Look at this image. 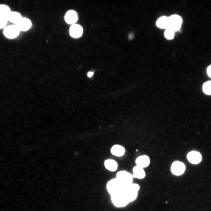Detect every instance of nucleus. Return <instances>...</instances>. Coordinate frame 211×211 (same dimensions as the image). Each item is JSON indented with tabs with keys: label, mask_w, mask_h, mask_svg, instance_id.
Instances as JSON below:
<instances>
[{
	"label": "nucleus",
	"mask_w": 211,
	"mask_h": 211,
	"mask_svg": "<svg viewBox=\"0 0 211 211\" xmlns=\"http://www.w3.org/2000/svg\"><path fill=\"white\" fill-rule=\"evenodd\" d=\"M133 177L129 173L125 171L118 172L116 179L124 188H127L132 184Z\"/></svg>",
	"instance_id": "f257e3e1"
},
{
	"label": "nucleus",
	"mask_w": 211,
	"mask_h": 211,
	"mask_svg": "<svg viewBox=\"0 0 211 211\" xmlns=\"http://www.w3.org/2000/svg\"><path fill=\"white\" fill-rule=\"evenodd\" d=\"M111 195V200L114 205L116 207H121L125 206L129 202L123 191Z\"/></svg>",
	"instance_id": "f03ea898"
},
{
	"label": "nucleus",
	"mask_w": 211,
	"mask_h": 211,
	"mask_svg": "<svg viewBox=\"0 0 211 211\" xmlns=\"http://www.w3.org/2000/svg\"><path fill=\"white\" fill-rule=\"evenodd\" d=\"M182 22V19L180 16L176 15H172L168 17L167 28L170 29L174 32L177 31L180 28Z\"/></svg>",
	"instance_id": "7ed1b4c3"
},
{
	"label": "nucleus",
	"mask_w": 211,
	"mask_h": 211,
	"mask_svg": "<svg viewBox=\"0 0 211 211\" xmlns=\"http://www.w3.org/2000/svg\"><path fill=\"white\" fill-rule=\"evenodd\" d=\"M107 188L111 195L121 191L124 189L116 178L110 180L108 183Z\"/></svg>",
	"instance_id": "20e7f679"
},
{
	"label": "nucleus",
	"mask_w": 211,
	"mask_h": 211,
	"mask_svg": "<svg viewBox=\"0 0 211 211\" xmlns=\"http://www.w3.org/2000/svg\"><path fill=\"white\" fill-rule=\"evenodd\" d=\"M19 31L16 25H10L5 28L4 33L6 37L11 39L16 37L18 35Z\"/></svg>",
	"instance_id": "39448f33"
},
{
	"label": "nucleus",
	"mask_w": 211,
	"mask_h": 211,
	"mask_svg": "<svg viewBox=\"0 0 211 211\" xmlns=\"http://www.w3.org/2000/svg\"><path fill=\"white\" fill-rule=\"evenodd\" d=\"M185 170V166L182 162L179 161L174 162L172 164L171 170L173 174L179 176L182 174Z\"/></svg>",
	"instance_id": "423d86ee"
},
{
	"label": "nucleus",
	"mask_w": 211,
	"mask_h": 211,
	"mask_svg": "<svg viewBox=\"0 0 211 211\" xmlns=\"http://www.w3.org/2000/svg\"><path fill=\"white\" fill-rule=\"evenodd\" d=\"M16 25L20 30L26 31L31 27V23L28 19L21 18L16 23Z\"/></svg>",
	"instance_id": "0eeeda50"
},
{
	"label": "nucleus",
	"mask_w": 211,
	"mask_h": 211,
	"mask_svg": "<svg viewBox=\"0 0 211 211\" xmlns=\"http://www.w3.org/2000/svg\"><path fill=\"white\" fill-rule=\"evenodd\" d=\"M188 160L191 163L196 164L202 160V156L200 153L198 152L192 151L189 152L187 156Z\"/></svg>",
	"instance_id": "6e6552de"
},
{
	"label": "nucleus",
	"mask_w": 211,
	"mask_h": 211,
	"mask_svg": "<svg viewBox=\"0 0 211 211\" xmlns=\"http://www.w3.org/2000/svg\"><path fill=\"white\" fill-rule=\"evenodd\" d=\"M83 30L82 27L78 24H74L72 25L69 29L71 36L74 38L81 37L82 35Z\"/></svg>",
	"instance_id": "1a4fd4ad"
},
{
	"label": "nucleus",
	"mask_w": 211,
	"mask_h": 211,
	"mask_svg": "<svg viewBox=\"0 0 211 211\" xmlns=\"http://www.w3.org/2000/svg\"><path fill=\"white\" fill-rule=\"evenodd\" d=\"M64 18L67 23L69 24H73L77 21L78 17L75 11L69 10L67 12Z\"/></svg>",
	"instance_id": "9d476101"
},
{
	"label": "nucleus",
	"mask_w": 211,
	"mask_h": 211,
	"mask_svg": "<svg viewBox=\"0 0 211 211\" xmlns=\"http://www.w3.org/2000/svg\"><path fill=\"white\" fill-rule=\"evenodd\" d=\"M137 166L142 168L147 166L150 163L149 158L147 155H142L139 156L136 160Z\"/></svg>",
	"instance_id": "9b49d317"
},
{
	"label": "nucleus",
	"mask_w": 211,
	"mask_h": 211,
	"mask_svg": "<svg viewBox=\"0 0 211 211\" xmlns=\"http://www.w3.org/2000/svg\"><path fill=\"white\" fill-rule=\"evenodd\" d=\"M112 154L118 156L123 155L125 152V149L122 146L119 145H115L113 146L111 149Z\"/></svg>",
	"instance_id": "f8f14e48"
},
{
	"label": "nucleus",
	"mask_w": 211,
	"mask_h": 211,
	"mask_svg": "<svg viewBox=\"0 0 211 211\" xmlns=\"http://www.w3.org/2000/svg\"><path fill=\"white\" fill-rule=\"evenodd\" d=\"M132 177L139 179H142L144 178L145 173L143 168L136 166H135L133 170Z\"/></svg>",
	"instance_id": "ddd939ff"
},
{
	"label": "nucleus",
	"mask_w": 211,
	"mask_h": 211,
	"mask_svg": "<svg viewBox=\"0 0 211 211\" xmlns=\"http://www.w3.org/2000/svg\"><path fill=\"white\" fill-rule=\"evenodd\" d=\"M104 165L106 169L111 171H115L118 167V164L115 160L108 159L106 160L104 162Z\"/></svg>",
	"instance_id": "4468645a"
},
{
	"label": "nucleus",
	"mask_w": 211,
	"mask_h": 211,
	"mask_svg": "<svg viewBox=\"0 0 211 211\" xmlns=\"http://www.w3.org/2000/svg\"><path fill=\"white\" fill-rule=\"evenodd\" d=\"M156 24L161 28L167 29L168 26V17L163 16L160 18L157 21Z\"/></svg>",
	"instance_id": "2eb2a0df"
},
{
	"label": "nucleus",
	"mask_w": 211,
	"mask_h": 211,
	"mask_svg": "<svg viewBox=\"0 0 211 211\" xmlns=\"http://www.w3.org/2000/svg\"><path fill=\"white\" fill-rule=\"evenodd\" d=\"M21 18V16L19 13L11 11L7 17V19L11 22L16 23Z\"/></svg>",
	"instance_id": "dca6fc26"
},
{
	"label": "nucleus",
	"mask_w": 211,
	"mask_h": 211,
	"mask_svg": "<svg viewBox=\"0 0 211 211\" xmlns=\"http://www.w3.org/2000/svg\"><path fill=\"white\" fill-rule=\"evenodd\" d=\"M10 12V9L8 6L4 5H0V16L7 18Z\"/></svg>",
	"instance_id": "f3484780"
},
{
	"label": "nucleus",
	"mask_w": 211,
	"mask_h": 211,
	"mask_svg": "<svg viewBox=\"0 0 211 211\" xmlns=\"http://www.w3.org/2000/svg\"><path fill=\"white\" fill-rule=\"evenodd\" d=\"M203 92L208 95L211 94V81H209L205 82L203 85Z\"/></svg>",
	"instance_id": "a211bd4d"
},
{
	"label": "nucleus",
	"mask_w": 211,
	"mask_h": 211,
	"mask_svg": "<svg viewBox=\"0 0 211 211\" xmlns=\"http://www.w3.org/2000/svg\"><path fill=\"white\" fill-rule=\"evenodd\" d=\"M174 32L170 29L167 28L164 33L165 36L168 39H172L174 37Z\"/></svg>",
	"instance_id": "6ab92c4d"
},
{
	"label": "nucleus",
	"mask_w": 211,
	"mask_h": 211,
	"mask_svg": "<svg viewBox=\"0 0 211 211\" xmlns=\"http://www.w3.org/2000/svg\"><path fill=\"white\" fill-rule=\"evenodd\" d=\"M7 18L0 16V28H4L7 22Z\"/></svg>",
	"instance_id": "aec40b11"
},
{
	"label": "nucleus",
	"mask_w": 211,
	"mask_h": 211,
	"mask_svg": "<svg viewBox=\"0 0 211 211\" xmlns=\"http://www.w3.org/2000/svg\"><path fill=\"white\" fill-rule=\"evenodd\" d=\"M211 65H210L209 66L207 69V73L209 77H211Z\"/></svg>",
	"instance_id": "412c9836"
},
{
	"label": "nucleus",
	"mask_w": 211,
	"mask_h": 211,
	"mask_svg": "<svg viewBox=\"0 0 211 211\" xmlns=\"http://www.w3.org/2000/svg\"><path fill=\"white\" fill-rule=\"evenodd\" d=\"M134 37L133 34L132 33L130 34L128 36V38L129 39L131 40Z\"/></svg>",
	"instance_id": "4be33fe9"
},
{
	"label": "nucleus",
	"mask_w": 211,
	"mask_h": 211,
	"mask_svg": "<svg viewBox=\"0 0 211 211\" xmlns=\"http://www.w3.org/2000/svg\"><path fill=\"white\" fill-rule=\"evenodd\" d=\"M93 72H90L88 73L87 74V75L88 77H91L93 75Z\"/></svg>",
	"instance_id": "5701e85b"
}]
</instances>
